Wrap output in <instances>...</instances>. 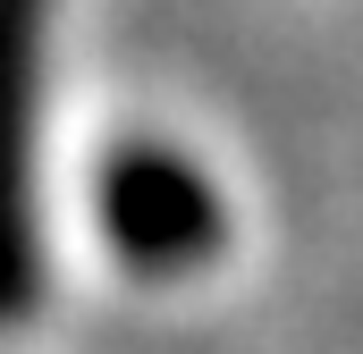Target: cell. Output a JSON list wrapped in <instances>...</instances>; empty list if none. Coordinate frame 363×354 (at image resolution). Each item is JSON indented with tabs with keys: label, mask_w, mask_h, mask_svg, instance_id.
<instances>
[{
	"label": "cell",
	"mask_w": 363,
	"mask_h": 354,
	"mask_svg": "<svg viewBox=\"0 0 363 354\" xmlns=\"http://www.w3.org/2000/svg\"><path fill=\"white\" fill-rule=\"evenodd\" d=\"M34 144H43V0H0V321L34 312L43 295Z\"/></svg>",
	"instance_id": "cell-2"
},
{
	"label": "cell",
	"mask_w": 363,
	"mask_h": 354,
	"mask_svg": "<svg viewBox=\"0 0 363 354\" xmlns=\"http://www.w3.org/2000/svg\"><path fill=\"white\" fill-rule=\"evenodd\" d=\"M101 228L118 245V262L144 278H186L220 253V194L203 169L169 144H118L101 169Z\"/></svg>",
	"instance_id": "cell-1"
}]
</instances>
